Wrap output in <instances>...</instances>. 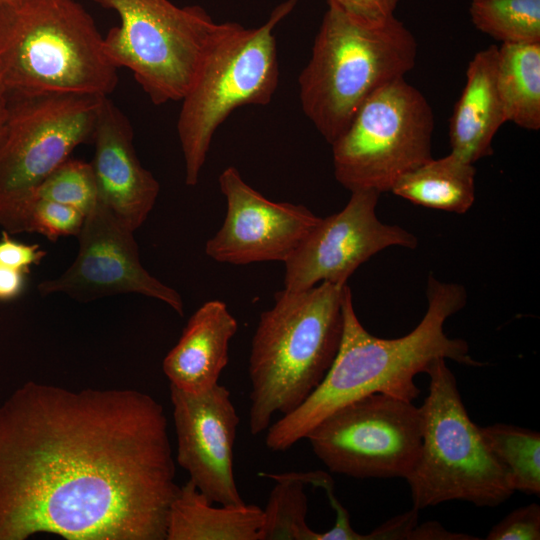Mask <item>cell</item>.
<instances>
[{
    "label": "cell",
    "instance_id": "ac0fdd59",
    "mask_svg": "<svg viewBox=\"0 0 540 540\" xmlns=\"http://www.w3.org/2000/svg\"><path fill=\"white\" fill-rule=\"evenodd\" d=\"M497 54L498 47L491 45L471 59L449 120L451 152L473 164L493 153V138L507 122L497 86Z\"/></svg>",
    "mask_w": 540,
    "mask_h": 540
},
{
    "label": "cell",
    "instance_id": "4dcf8cb0",
    "mask_svg": "<svg viewBox=\"0 0 540 540\" xmlns=\"http://www.w3.org/2000/svg\"><path fill=\"white\" fill-rule=\"evenodd\" d=\"M475 540L471 535L453 533L446 530L440 523L429 521L420 526L416 525L409 536V540Z\"/></svg>",
    "mask_w": 540,
    "mask_h": 540
},
{
    "label": "cell",
    "instance_id": "ffe728a7",
    "mask_svg": "<svg viewBox=\"0 0 540 540\" xmlns=\"http://www.w3.org/2000/svg\"><path fill=\"white\" fill-rule=\"evenodd\" d=\"M475 174L473 163L450 152L405 173L390 191L415 205L464 214L475 200Z\"/></svg>",
    "mask_w": 540,
    "mask_h": 540
},
{
    "label": "cell",
    "instance_id": "cb8c5ba5",
    "mask_svg": "<svg viewBox=\"0 0 540 540\" xmlns=\"http://www.w3.org/2000/svg\"><path fill=\"white\" fill-rule=\"evenodd\" d=\"M85 215L54 201L26 194L0 207V227L9 234L36 232L55 241L77 236Z\"/></svg>",
    "mask_w": 540,
    "mask_h": 540
},
{
    "label": "cell",
    "instance_id": "52a82bcc",
    "mask_svg": "<svg viewBox=\"0 0 540 540\" xmlns=\"http://www.w3.org/2000/svg\"><path fill=\"white\" fill-rule=\"evenodd\" d=\"M429 393L420 409L422 446L417 465L405 479L413 508L461 500L495 507L514 493L504 468L469 417L456 378L437 358L428 367Z\"/></svg>",
    "mask_w": 540,
    "mask_h": 540
},
{
    "label": "cell",
    "instance_id": "2e32d148",
    "mask_svg": "<svg viewBox=\"0 0 540 540\" xmlns=\"http://www.w3.org/2000/svg\"><path fill=\"white\" fill-rule=\"evenodd\" d=\"M133 136L128 118L104 97L94 128L95 152L90 164L99 201L134 232L153 209L160 185L138 160Z\"/></svg>",
    "mask_w": 540,
    "mask_h": 540
},
{
    "label": "cell",
    "instance_id": "3957f363",
    "mask_svg": "<svg viewBox=\"0 0 540 540\" xmlns=\"http://www.w3.org/2000/svg\"><path fill=\"white\" fill-rule=\"evenodd\" d=\"M345 285L283 289L261 313L248 366L252 435L266 431L274 415L295 410L324 379L342 338Z\"/></svg>",
    "mask_w": 540,
    "mask_h": 540
},
{
    "label": "cell",
    "instance_id": "30bf717a",
    "mask_svg": "<svg viewBox=\"0 0 540 540\" xmlns=\"http://www.w3.org/2000/svg\"><path fill=\"white\" fill-rule=\"evenodd\" d=\"M305 439L331 472L406 479L421 453L420 409L411 401L370 394L329 414Z\"/></svg>",
    "mask_w": 540,
    "mask_h": 540
},
{
    "label": "cell",
    "instance_id": "603a6c76",
    "mask_svg": "<svg viewBox=\"0 0 540 540\" xmlns=\"http://www.w3.org/2000/svg\"><path fill=\"white\" fill-rule=\"evenodd\" d=\"M480 432L487 447L506 471L514 492L539 496V432L501 423L480 427Z\"/></svg>",
    "mask_w": 540,
    "mask_h": 540
},
{
    "label": "cell",
    "instance_id": "5bb4252c",
    "mask_svg": "<svg viewBox=\"0 0 540 540\" xmlns=\"http://www.w3.org/2000/svg\"><path fill=\"white\" fill-rule=\"evenodd\" d=\"M218 183L226 216L205 246L206 255L217 262L284 263L321 219L304 205L267 199L233 166L220 173Z\"/></svg>",
    "mask_w": 540,
    "mask_h": 540
},
{
    "label": "cell",
    "instance_id": "8fae6325",
    "mask_svg": "<svg viewBox=\"0 0 540 540\" xmlns=\"http://www.w3.org/2000/svg\"><path fill=\"white\" fill-rule=\"evenodd\" d=\"M106 96L9 97L0 136V207L29 193L79 145L92 141Z\"/></svg>",
    "mask_w": 540,
    "mask_h": 540
},
{
    "label": "cell",
    "instance_id": "d6a6232c",
    "mask_svg": "<svg viewBox=\"0 0 540 540\" xmlns=\"http://www.w3.org/2000/svg\"><path fill=\"white\" fill-rule=\"evenodd\" d=\"M9 112V95L0 82V136L3 132Z\"/></svg>",
    "mask_w": 540,
    "mask_h": 540
},
{
    "label": "cell",
    "instance_id": "277c9868",
    "mask_svg": "<svg viewBox=\"0 0 540 540\" xmlns=\"http://www.w3.org/2000/svg\"><path fill=\"white\" fill-rule=\"evenodd\" d=\"M0 82L9 97L108 96L118 68L93 17L76 0L0 4Z\"/></svg>",
    "mask_w": 540,
    "mask_h": 540
},
{
    "label": "cell",
    "instance_id": "ba28073f",
    "mask_svg": "<svg viewBox=\"0 0 540 540\" xmlns=\"http://www.w3.org/2000/svg\"><path fill=\"white\" fill-rule=\"evenodd\" d=\"M115 10L120 26L103 37L119 69H129L155 105L181 101L229 22L218 23L198 5L169 0H93Z\"/></svg>",
    "mask_w": 540,
    "mask_h": 540
},
{
    "label": "cell",
    "instance_id": "6da1fadb",
    "mask_svg": "<svg viewBox=\"0 0 540 540\" xmlns=\"http://www.w3.org/2000/svg\"><path fill=\"white\" fill-rule=\"evenodd\" d=\"M175 472L149 394L26 382L0 405V540H166Z\"/></svg>",
    "mask_w": 540,
    "mask_h": 540
},
{
    "label": "cell",
    "instance_id": "9c48e42d",
    "mask_svg": "<svg viewBox=\"0 0 540 540\" xmlns=\"http://www.w3.org/2000/svg\"><path fill=\"white\" fill-rule=\"evenodd\" d=\"M434 115L404 78L377 89L331 144L336 180L350 192L390 191L405 173L432 158Z\"/></svg>",
    "mask_w": 540,
    "mask_h": 540
},
{
    "label": "cell",
    "instance_id": "e0dca14e",
    "mask_svg": "<svg viewBox=\"0 0 540 540\" xmlns=\"http://www.w3.org/2000/svg\"><path fill=\"white\" fill-rule=\"evenodd\" d=\"M237 330L238 322L223 301L202 304L163 360L170 385L193 394L216 386L228 364L230 341Z\"/></svg>",
    "mask_w": 540,
    "mask_h": 540
},
{
    "label": "cell",
    "instance_id": "44dd1931",
    "mask_svg": "<svg viewBox=\"0 0 540 540\" xmlns=\"http://www.w3.org/2000/svg\"><path fill=\"white\" fill-rule=\"evenodd\" d=\"M506 121L540 128V43H502L496 68Z\"/></svg>",
    "mask_w": 540,
    "mask_h": 540
},
{
    "label": "cell",
    "instance_id": "f1b7e54d",
    "mask_svg": "<svg viewBox=\"0 0 540 540\" xmlns=\"http://www.w3.org/2000/svg\"><path fill=\"white\" fill-rule=\"evenodd\" d=\"M400 0H327L344 12L367 21H381L394 15Z\"/></svg>",
    "mask_w": 540,
    "mask_h": 540
},
{
    "label": "cell",
    "instance_id": "d6986e66",
    "mask_svg": "<svg viewBox=\"0 0 540 540\" xmlns=\"http://www.w3.org/2000/svg\"><path fill=\"white\" fill-rule=\"evenodd\" d=\"M262 524L259 506H215L188 480L170 505L166 540H259Z\"/></svg>",
    "mask_w": 540,
    "mask_h": 540
},
{
    "label": "cell",
    "instance_id": "83f0119b",
    "mask_svg": "<svg viewBox=\"0 0 540 540\" xmlns=\"http://www.w3.org/2000/svg\"><path fill=\"white\" fill-rule=\"evenodd\" d=\"M46 251L37 244H26L12 239L5 230L0 238V265L28 273L33 265L39 264Z\"/></svg>",
    "mask_w": 540,
    "mask_h": 540
},
{
    "label": "cell",
    "instance_id": "484cf974",
    "mask_svg": "<svg viewBox=\"0 0 540 540\" xmlns=\"http://www.w3.org/2000/svg\"><path fill=\"white\" fill-rule=\"evenodd\" d=\"M29 193L75 208L85 216L99 201L91 164L72 158L55 168Z\"/></svg>",
    "mask_w": 540,
    "mask_h": 540
},
{
    "label": "cell",
    "instance_id": "7402d4cb",
    "mask_svg": "<svg viewBox=\"0 0 540 540\" xmlns=\"http://www.w3.org/2000/svg\"><path fill=\"white\" fill-rule=\"evenodd\" d=\"M260 475L273 479L275 486L263 509L259 540H314L316 531L306 523L308 499L305 487H323L332 479L321 471Z\"/></svg>",
    "mask_w": 540,
    "mask_h": 540
},
{
    "label": "cell",
    "instance_id": "8992f818",
    "mask_svg": "<svg viewBox=\"0 0 540 540\" xmlns=\"http://www.w3.org/2000/svg\"><path fill=\"white\" fill-rule=\"evenodd\" d=\"M298 0L275 7L259 27L229 22L181 99L177 133L185 162V183L195 186L218 127L237 108L266 105L279 83L275 27Z\"/></svg>",
    "mask_w": 540,
    "mask_h": 540
},
{
    "label": "cell",
    "instance_id": "5b68a950",
    "mask_svg": "<svg viewBox=\"0 0 540 540\" xmlns=\"http://www.w3.org/2000/svg\"><path fill=\"white\" fill-rule=\"evenodd\" d=\"M416 56L414 35L394 15L367 21L328 4L298 79L302 110L331 145L370 95L404 78Z\"/></svg>",
    "mask_w": 540,
    "mask_h": 540
},
{
    "label": "cell",
    "instance_id": "4fadbf2b",
    "mask_svg": "<svg viewBox=\"0 0 540 540\" xmlns=\"http://www.w3.org/2000/svg\"><path fill=\"white\" fill-rule=\"evenodd\" d=\"M76 237L79 240L76 259L61 276L39 284L41 295L60 292L88 302L137 293L160 300L180 316L184 315L181 295L142 266L133 231L100 201L85 216Z\"/></svg>",
    "mask_w": 540,
    "mask_h": 540
},
{
    "label": "cell",
    "instance_id": "4316f807",
    "mask_svg": "<svg viewBox=\"0 0 540 540\" xmlns=\"http://www.w3.org/2000/svg\"><path fill=\"white\" fill-rule=\"evenodd\" d=\"M487 540H539L540 506L537 503L517 508L489 531Z\"/></svg>",
    "mask_w": 540,
    "mask_h": 540
},
{
    "label": "cell",
    "instance_id": "836d02e7",
    "mask_svg": "<svg viewBox=\"0 0 540 540\" xmlns=\"http://www.w3.org/2000/svg\"><path fill=\"white\" fill-rule=\"evenodd\" d=\"M26 0H0V4L10 5V6H17L22 4Z\"/></svg>",
    "mask_w": 540,
    "mask_h": 540
},
{
    "label": "cell",
    "instance_id": "9a60e30c",
    "mask_svg": "<svg viewBox=\"0 0 540 540\" xmlns=\"http://www.w3.org/2000/svg\"><path fill=\"white\" fill-rule=\"evenodd\" d=\"M178 464L211 502L241 505L234 476L233 450L239 415L230 391L217 384L202 393L170 385Z\"/></svg>",
    "mask_w": 540,
    "mask_h": 540
},
{
    "label": "cell",
    "instance_id": "d4e9b609",
    "mask_svg": "<svg viewBox=\"0 0 540 540\" xmlns=\"http://www.w3.org/2000/svg\"><path fill=\"white\" fill-rule=\"evenodd\" d=\"M474 26L502 43H540V0H472Z\"/></svg>",
    "mask_w": 540,
    "mask_h": 540
},
{
    "label": "cell",
    "instance_id": "f546056e",
    "mask_svg": "<svg viewBox=\"0 0 540 540\" xmlns=\"http://www.w3.org/2000/svg\"><path fill=\"white\" fill-rule=\"evenodd\" d=\"M417 518L418 510L412 508L365 534L366 540H409L412 529L417 525Z\"/></svg>",
    "mask_w": 540,
    "mask_h": 540
},
{
    "label": "cell",
    "instance_id": "1f68e13d",
    "mask_svg": "<svg viewBox=\"0 0 540 540\" xmlns=\"http://www.w3.org/2000/svg\"><path fill=\"white\" fill-rule=\"evenodd\" d=\"M26 273L0 265V301L17 298L24 290Z\"/></svg>",
    "mask_w": 540,
    "mask_h": 540
},
{
    "label": "cell",
    "instance_id": "7a4b0ae2",
    "mask_svg": "<svg viewBox=\"0 0 540 540\" xmlns=\"http://www.w3.org/2000/svg\"><path fill=\"white\" fill-rule=\"evenodd\" d=\"M428 307L420 323L408 334L394 339L369 333L359 321L348 284L343 295V333L337 355L317 388L295 410L282 415L266 430L269 450L286 451L325 417L364 396L382 393L406 401L420 394L414 378L427 371L437 358L480 367L469 354L466 341L450 338L445 321L466 304L462 285L446 283L430 275Z\"/></svg>",
    "mask_w": 540,
    "mask_h": 540
},
{
    "label": "cell",
    "instance_id": "7c38bea8",
    "mask_svg": "<svg viewBox=\"0 0 540 540\" xmlns=\"http://www.w3.org/2000/svg\"><path fill=\"white\" fill-rule=\"evenodd\" d=\"M379 196L374 190L353 191L341 211L321 218L284 262V289L303 291L322 282L342 286L380 251L393 246L416 248L415 235L377 217Z\"/></svg>",
    "mask_w": 540,
    "mask_h": 540
}]
</instances>
